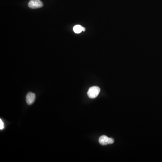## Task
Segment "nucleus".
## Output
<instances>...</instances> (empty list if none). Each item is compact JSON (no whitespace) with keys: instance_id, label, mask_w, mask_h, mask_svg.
<instances>
[{"instance_id":"f257e3e1","label":"nucleus","mask_w":162,"mask_h":162,"mask_svg":"<svg viewBox=\"0 0 162 162\" xmlns=\"http://www.w3.org/2000/svg\"><path fill=\"white\" fill-rule=\"evenodd\" d=\"M100 92V88L98 87L94 86L89 88L87 92L88 97L91 99H94L97 97Z\"/></svg>"},{"instance_id":"f03ea898","label":"nucleus","mask_w":162,"mask_h":162,"mask_svg":"<svg viewBox=\"0 0 162 162\" xmlns=\"http://www.w3.org/2000/svg\"><path fill=\"white\" fill-rule=\"evenodd\" d=\"M28 5L30 8L37 9L42 7L43 3L40 0H30Z\"/></svg>"},{"instance_id":"7ed1b4c3","label":"nucleus","mask_w":162,"mask_h":162,"mask_svg":"<svg viewBox=\"0 0 162 162\" xmlns=\"http://www.w3.org/2000/svg\"><path fill=\"white\" fill-rule=\"evenodd\" d=\"M26 102L29 105H32L34 103L36 99V95L33 93L30 92H29L26 95Z\"/></svg>"},{"instance_id":"20e7f679","label":"nucleus","mask_w":162,"mask_h":162,"mask_svg":"<svg viewBox=\"0 0 162 162\" xmlns=\"http://www.w3.org/2000/svg\"><path fill=\"white\" fill-rule=\"evenodd\" d=\"M108 139H109V137H108L103 135L99 138V142L101 145H106L108 144Z\"/></svg>"},{"instance_id":"39448f33","label":"nucleus","mask_w":162,"mask_h":162,"mask_svg":"<svg viewBox=\"0 0 162 162\" xmlns=\"http://www.w3.org/2000/svg\"><path fill=\"white\" fill-rule=\"evenodd\" d=\"M73 31L76 33H81L82 31H85V28H84L82 26L80 25H77L75 26L73 28Z\"/></svg>"},{"instance_id":"423d86ee","label":"nucleus","mask_w":162,"mask_h":162,"mask_svg":"<svg viewBox=\"0 0 162 162\" xmlns=\"http://www.w3.org/2000/svg\"><path fill=\"white\" fill-rule=\"evenodd\" d=\"M4 127V123L2 120L1 119H0V129L2 130Z\"/></svg>"},{"instance_id":"0eeeda50","label":"nucleus","mask_w":162,"mask_h":162,"mask_svg":"<svg viewBox=\"0 0 162 162\" xmlns=\"http://www.w3.org/2000/svg\"><path fill=\"white\" fill-rule=\"evenodd\" d=\"M114 143V140L112 138H109L108 139V144H112Z\"/></svg>"}]
</instances>
